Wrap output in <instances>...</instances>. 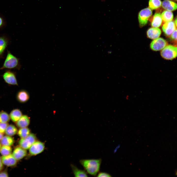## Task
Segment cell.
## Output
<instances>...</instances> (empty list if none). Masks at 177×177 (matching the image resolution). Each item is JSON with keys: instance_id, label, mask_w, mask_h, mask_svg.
Returning a JSON list of instances; mask_svg holds the SVG:
<instances>
[{"instance_id": "1", "label": "cell", "mask_w": 177, "mask_h": 177, "mask_svg": "<svg viewBox=\"0 0 177 177\" xmlns=\"http://www.w3.org/2000/svg\"><path fill=\"white\" fill-rule=\"evenodd\" d=\"M101 161V159H82L79 162L87 173L95 176L99 171Z\"/></svg>"}, {"instance_id": "2", "label": "cell", "mask_w": 177, "mask_h": 177, "mask_svg": "<svg viewBox=\"0 0 177 177\" xmlns=\"http://www.w3.org/2000/svg\"><path fill=\"white\" fill-rule=\"evenodd\" d=\"M21 66L19 59L7 51V54L2 66L0 70L4 69H19Z\"/></svg>"}, {"instance_id": "3", "label": "cell", "mask_w": 177, "mask_h": 177, "mask_svg": "<svg viewBox=\"0 0 177 177\" xmlns=\"http://www.w3.org/2000/svg\"><path fill=\"white\" fill-rule=\"evenodd\" d=\"M161 54L165 59H172L177 57V47L171 45H167L162 50Z\"/></svg>"}, {"instance_id": "4", "label": "cell", "mask_w": 177, "mask_h": 177, "mask_svg": "<svg viewBox=\"0 0 177 177\" xmlns=\"http://www.w3.org/2000/svg\"><path fill=\"white\" fill-rule=\"evenodd\" d=\"M37 140L36 135L30 133L26 137L21 138L18 142L20 146L26 150L29 149L32 144Z\"/></svg>"}, {"instance_id": "5", "label": "cell", "mask_w": 177, "mask_h": 177, "mask_svg": "<svg viewBox=\"0 0 177 177\" xmlns=\"http://www.w3.org/2000/svg\"><path fill=\"white\" fill-rule=\"evenodd\" d=\"M152 14V11L148 8H144L140 11L139 13L138 17L140 26L143 27L147 24Z\"/></svg>"}, {"instance_id": "6", "label": "cell", "mask_w": 177, "mask_h": 177, "mask_svg": "<svg viewBox=\"0 0 177 177\" xmlns=\"http://www.w3.org/2000/svg\"><path fill=\"white\" fill-rule=\"evenodd\" d=\"M45 146L44 143L37 140L31 146L29 149L30 156H36L42 152L44 150Z\"/></svg>"}, {"instance_id": "7", "label": "cell", "mask_w": 177, "mask_h": 177, "mask_svg": "<svg viewBox=\"0 0 177 177\" xmlns=\"http://www.w3.org/2000/svg\"><path fill=\"white\" fill-rule=\"evenodd\" d=\"M166 41L163 39L158 38L154 39L150 44V47L153 50L158 51L162 50L167 45Z\"/></svg>"}, {"instance_id": "8", "label": "cell", "mask_w": 177, "mask_h": 177, "mask_svg": "<svg viewBox=\"0 0 177 177\" xmlns=\"http://www.w3.org/2000/svg\"><path fill=\"white\" fill-rule=\"evenodd\" d=\"M3 78L7 83L11 85H18L15 73L10 70L6 71L2 75Z\"/></svg>"}, {"instance_id": "9", "label": "cell", "mask_w": 177, "mask_h": 177, "mask_svg": "<svg viewBox=\"0 0 177 177\" xmlns=\"http://www.w3.org/2000/svg\"><path fill=\"white\" fill-rule=\"evenodd\" d=\"M177 26L174 21H171L164 23L162 27V29L165 34L170 36L176 29Z\"/></svg>"}, {"instance_id": "10", "label": "cell", "mask_w": 177, "mask_h": 177, "mask_svg": "<svg viewBox=\"0 0 177 177\" xmlns=\"http://www.w3.org/2000/svg\"><path fill=\"white\" fill-rule=\"evenodd\" d=\"M1 158L2 163L7 166H14L16 165L17 162V160L12 154L3 156L1 157Z\"/></svg>"}, {"instance_id": "11", "label": "cell", "mask_w": 177, "mask_h": 177, "mask_svg": "<svg viewBox=\"0 0 177 177\" xmlns=\"http://www.w3.org/2000/svg\"><path fill=\"white\" fill-rule=\"evenodd\" d=\"M27 154L26 150L18 146L14 149L12 154L17 160H19L25 157Z\"/></svg>"}, {"instance_id": "12", "label": "cell", "mask_w": 177, "mask_h": 177, "mask_svg": "<svg viewBox=\"0 0 177 177\" xmlns=\"http://www.w3.org/2000/svg\"><path fill=\"white\" fill-rule=\"evenodd\" d=\"M30 96L26 90L21 89L19 91L16 95V99L20 103L27 102L29 100Z\"/></svg>"}, {"instance_id": "13", "label": "cell", "mask_w": 177, "mask_h": 177, "mask_svg": "<svg viewBox=\"0 0 177 177\" xmlns=\"http://www.w3.org/2000/svg\"><path fill=\"white\" fill-rule=\"evenodd\" d=\"M161 31L159 28L153 27L148 30L147 35L148 37L154 40L159 38L161 34Z\"/></svg>"}, {"instance_id": "14", "label": "cell", "mask_w": 177, "mask_h": 177, "mask_svg": "<svg viewBox=\"0 0 177 177\" xmlns=\"http://www.w3.org/2000/svg\"><path fill=\"white\" fill-rule=\"evenodd\" d=\"M30 120L29 118L26 115H22L16 122L17 127L21 128L27 127L30 124Z\"/></svg>"}, {"instance_id": "15", "label": "cell", "mask_w": 177, "mask_h": 177, "mask_svg": "<svg viewBox=\"0 0 177 177\" xmlns=\"http://www.w3.org/2000/svg\"><path fill=\"white\" fill-rule=\"evenodd\" d=\"M161 5L163 9L168 11H173L177 9V3L169 0H164Z\"/></svg>"}, {"instance_id": "16", "label": "cell", "mask_w": 177, "mask_h": 177, "mask_svg": "<svg viewBox=\"0 0 177 177\" xmlns=\"http://www.w3.org/2000/svg\"><path fill=\"white\" fill-rule=\"evenodd\" d=\"M161 14L157 13L154 15L151 22V25L153 27L159 28L162 24V22Z\"/></svg>"}, {"instance_id": "17", "label": "cell", "mask_w": 177, "mask_h": 177, "mask_svg": "<svg viewBox=\"0 0 177 177\" xmlns=\"http://www.w3.org/2000/svg\"><path fill=\"white\" fill-rule=\"evenodd\" d=\"M22 115V112L20 109H15L11 111L9 116L11 120L14 122H16Z\"/></svg>"}, {"instance_id": "18", "label": "cell", "mask_w": 177, "mask_h": 177, "mask_svg": "<svg viewBox=\"0 0 177 177\" xmlns=\"http://www.w3.org/2000/svg\"><path fill=\"white\" fill-rule=\"evenodd\" d=\"M9 43L8 39L4 36L0 37V57L2 56Z\"/></svg>"}, {"instance_id": "19", "label": "cell", "mask_w": 177, "mask_h": 177, "mask_svg": "<svg viewBox=\"0 0 177 177\" xmlns=\"http://www.w3.org/2000/svg\"><path fill=\"white\" fill-rule=\"evenodd\" d=\"M71 167L73 173L75 177H88L86 172L84 170L78 169L73 164Z\"/></svg>"}, {"instance_id": "20", "label": "cell", "mask_w": 177, "mask_h": 177, "mask_svg": "<svg viewBox=\"0 0 177 177\" xmlns=\"http://www.w3.org/2000/svg\"><path fill=\"white\" fill-rule=\"evenodd\" d=\"M161 15L162 20L164 23L172 21L174 17L171 11L167 10L164 11Z\"/></svg>"}, {"instance_id": "21", "label": "cell", "mask_w": 177, "mask_h": 177, "mask_svg": "<svg viewBox=\"0 0 177 177\" xmlns=\"http://www.w3.org/2000/svg\"><path fill=\"white\" fill-rule=\"evenodd\" d=\"M0 142L1 144L3 146H11L13 144L14 140L10 136H3Z\"/></svg>"}, {"instance_id": "22", "label": "cell", "mask_w": 177, "mask_h": 177, "mask_svg": "<svg viewBox=\"0 0 177 177\" xmlns=\"http://www.w3.org/2000/svg\"><path fill=\"white\" fill-rule=\"evenodd\" d=\"M17 132V130L16 127L14 125H8L5 131V134L8 136H12L16 134Z\"/></svg>"}, {"instance_id": "23", "label": "cell", "mask_w": 177, "mask_h": 177, "mask_svg": "<svg viewBox=\"0 0 177 177\" xmlns=\"http://www.w3.org/2000/svg\"><path fill=\"white\" fill-rule=\"evenodd\" d=\"M162 3L160 0H149V7L151 9H156L161 7Z\"/></svg>"}, {"instance_id": "24", "label": "cell", "mask_w": 177, "mask_h": 177, "mask_svg": "<svg viewBox=\"0 0 177 177\" xmlns=\"http://www.w3.org/2000/svg\"><path fill=\"white\" fill-rule=\"evenodd\" d=\"M30 129L27 127L20 128L18 132V134L21 138H25L30 133Z\"/></svg>"}, {"instance_id": "25", "label": "cell", "mask_w": 177, "mask_h": 177, "mask_svg": "<svg viewBox=\"0 0 177 177\" xmlns=\"http://www.w3.org/2000/svg\"><path fill=\"white\" fill-rule=\"evenodd\" d=\"M10 119L9 115L7 112L3 111L0 112V122L7 123Z\"/></svg>"}, {"instance_id": "26", "label": "cell", "mask_w": 177, "mask_h": 177, "mask_svg": "<svg viewBox=\"0 0 177 177\" xmlns=\"http://www.w3.org/2000/svg\"><path fill=\"white\" fill-rule=\"evenodd\" d=\"M12 149L10 146H3L0 149V153L2 156H6L11 153Z\"/></svg>"}, {"instance_id": "27", "label": "cell", "mask_w": 177, "mask_h": 177, "mask_svg": "<svg viewBox=\"0 0 177 177\" xmlns=\"http://www.w3.org/2000/svg\"><path fill=\"white\" fill-rule=\"evenodd\" d=\"M8 125V124L7 123L0 122V132L3 134L5 133L6 129Z\"/></svg>"}, {"instance_id": "28", "label": "cell", "mask_w": 177, "mask_h": 177, "mask_svg": "<svg viewBox=\"0 0 177 177\" xmlns=\"http://www.w3.org/2000/svg\"><path fill=\"white\" fill-rule=\"evenodd\" d=\"M98 177H111L109 174L105 172H101L99 173L97 175Z\"/></svg>"}, {"instance_id": "29", "label": "cell", "mask_w": 177, "mask_h": 177, "mask_svg": "<svg viewBox=\"0 0 177 177\" xmlns=\"http://www.w3.org/2000/svg\"><path fill=\"white\" fill-rule=\"evenodd\" d=\"M177 29H176L171 35V38L175 40H177Z\"/></svg>"}, {"instance_id": "30", "label": "cell", "mask_w": 177, "mask_h": 177, "mask_svg": "<svg viewBox=\"0 0 177 177\" xmlns=\"http://www.w3.org/2000/svg\"><path fill=\"white\" fill-rule=\"evenodd\" d=\"M8 176L6 170L0 172V177H8Z\"/></svg>"}, {"instance_id": "31", "label": "cell", "mask_w": 177, "mask_h": 177, "mask_svg": "<svg viewBox=\"0 0 177 177\" xmlns=\"http://www.w3.org/2000/svg\"><path fill=\"white\" fill-rule=\"evenodd\" d=\"M4 24V21L3 18L0 16V28L3 26Z\"/></svg>"}, {"instance_id": "32", "label": "cell", "mask_w": 177, "mask_h": 177, "mask_svg": "<svg viewBox=\"0 0 177 177\" xmlns=\"http://www.w3.org/2000/svg\"><path fill=\"white\" fill-rule=\"evenodd\" d=\"M3 168V164L2 163L1 157H0V171H1Z\"/></svg>"}, {"instance_id": "33", "label": "cell", "mask_w": 177, "mask_h": 177, "mask_svg": "<svg viewBox=\"0 0 177 177\" xmlns=\"http://www.w3.org/2000/svg\"><path fill=\"white\" fill-rule=\"evenodd\" d=\"M3 136V133L0 132V140L1 139Z\"/></svg>"}, {"instance_id": "34", "label": "cell", "mask_w": 177, "mask_h": 177, "mask_svg": "<svg viewBox=\"0 0 177 177\" xmlns=\"http://www.w3.org/2000/svg\"><path fill=\"white\" fill-rule=\"evenodd\" d=\"M175 22V24H176V26H177V18H176V19H175V22Z\"/></svg>"}, {"instance_id": "35", "label": "cell", "mask_w": 177, "mask_h": 177, "mask_svg": "<svg viewBox=\"0 0 177 177\" xmlns=\"http://www.w3.org/2000/svg\"><path fill=\"white\" fill-rule=\"evenodd\" d=\"M175 171V175H177V170H176V171Z\"/></svg>"}, {"instance_id": "36", "label": "cell", "mask_w": 177, "mask_h": 177, "mask_svg": "<svg viewBox=\"0 0 177 177\" xmlns=\"http://www.w3.org/2000/svg\"><path fill=\"white\" fill-rule=\"evenodd\" d=\"M1 144L0 143V149L1 148Z\"/></svg>"}, {"instance_id": "37", "label": "cell", "mask_w": 177, "mask_h": 177, "mask_svg": "<svg viewBox=\"0 0 177 177\" xmlns=\"http://www.w3.org/2000/svg\"></svg>"}]
</instances>
